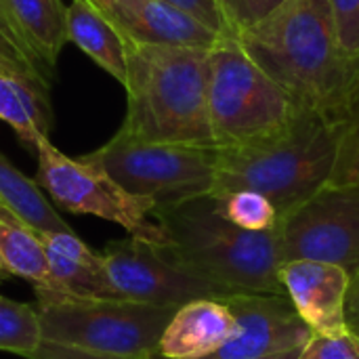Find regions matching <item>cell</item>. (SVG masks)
Instances as JSON below:
<instances>
[{
    "label": "cell",
    "mask_w": 359,
    "mask_h": 359,
    "mask_svg": "<svg viewBox=\"0 0 359 359\" xmlns=\"http://www.w3.org/2000/svg\"><path fill=\"white\" fill-rule=\"evenodd\" d=\"M42 343L36 307L0 297V351L29 358Z\"/></svg>",
    "instance_id": "21"
},
{
    "label": "cell",
    "mask_w": 359,
    "mask_h": 359,
    "mask_svg": "<svg viewBox=\"0 0 359 359\" xmlns=\"http://www.w3.org/2000/svg\"><path fill=\"white\" fill-rule=\"evenodd\" d=\"M0 120L32 151L50 130L48 88L0 67Z\"/></svg>",
    "instance_id": "18"
},
{
    "label": "cell",
    "mask_w": 359,
    "mask_h": 359,
    "mask_svg": "<svg viewBox=\"0 0 359 359\" xmlns=\"http://www.w3.org/2000/svg\"><path fill=\"white\" fill-rule=\"evenodd\" d=\"M219 215L231 225L246 231H271L278 227L280 212L273 202L257 191L240 189L227 194H212Z\"/></svg>",
    "instance_id": "22"
},
{
    "label": "cell",
    "mask_w": 359,
    "mask_h": 359,
    "mask_svg": "<svg viewBox=\"0 0 359 359\" xmlns=\"http://www.w3.org/2000/svg\"><path fill=\"white\" fill-rule=\"evenodd\" d=\"M8 276H11V271H8V267L4 265V261H2V255H0V284H2V282L8 278Z\"/></svg>",
    "instance_id": "32"
},
{
    "label": "cell",
    "mask_w": 359,
    "mask_h": 359,
    "mask_svg": "<svg viewBox=\"0 0 359 359\" xmlns=\"http://www.w3.org/2000/svg\"><path fill=\"white\" fill-rule=\"evenodd\" d=\"M236 334V318L225 299H200L179 307L160 337L162 359H206Z\"/></svg>",
    "instance_id": "14"
},
{
    "label": "cell",
    "mask_w": 359,
    "mask_h": 359,
    "mask_svg": "<svg viewBox=\"0 0 359 359\" xmlns=\"http://www.w3.org/2000/svg\"><path fill=\"white\" fill-rule=\"evenodd\" d=\"M0 204L13 210L34 231L72 233L74 229L57 215L53 204L44 198L38 183L19 172L0 154Z\"/></svg>",
    "instance_id": "19"
},
{
    "label": "cell",
    "mask_w": 359,
    "mask_h": 359,
    "mask_svg": "<svg viewBox=\"0 0 359 359\" xmlns=\"http://www.w3.org/2000/svg\"><path fill=\"white\" fill-rule=\"evenodd\" d=\"M86 158L128 194L149 198L156 208L210 196L217 187L219 147L149 143L118 130Z\"/></svg>",
    "instance_id": "7"
},
{
    "label": "cell",
    "mask_w": 359,
    "mask_h": 359,
    "mask_svg": "<svg viewBox=\"0 0 359 359\" xmlns=\"http://www.w3.org/2000/svg\"><path fill=\"white\" fill-rule=\"evenodd\" d=\"M297 359H359V337L353 330L334 337L313 334Z\"/></svg>",
    "instance_id": "25"
},
{
    "label": "cell",
    "mask_w": 359,
    "mask_h": 359,
    "mask_svg": "<svg viewBox=\"0 0 359 359\" xmlns=\"http://www.w3.org/2000/svg\"><path fill=\"white\" fill-rule=\"evenodd\" d=\"M349 330H353V332L359 337V316H355V318H349Z\"/></svg>",
    "instance_id": "33"
},
{
    "label": "cell",
    "mask_w": 359,
    "mask_h": 359,
    "mask_svg": "<svg viewBox=\"0 0 359 359\" xmlns=\"http://www.w3.org/2000/svg\"><path fill=\"white\" fill-rule=\"evenodd\" d=\"M27 359H128V358H111V355H99V353H88L72 347H61L53 343H40V347Z\"/></svg>",
    "instance_id": "29"
},
{
    "label": "cell",
    "mask_w": 359,
    "mask_h": 359,
    "mask_svg": "<svg viewBox=\"0 0 359 359\" xmlns=\"http://www.w3.org/2000/svg\"><path fill=\"white\" fill-rule=\"evenodd\" d=\"M120 32L126 46H187L210 50L217 32L166 0H90Z\"/></svg>",
    "instance_id": "12"
},
{
    "label": "cell",
    "mask_w": 359,
    "mask_h": 359,
    "mask_svg": "<svg viewBox=\"0 0 359 359\" xmlns=\"http://www.w3.org/2000/svg\"><path fill=\"white\" fill-rule=\"evenodd\" d=\"M65 34L67 42L76 44L124 86L128 46L114 23L90 0H72L65 6Z\"/></svg>",
    "instance_id": "17"
},
{
    "label": "cell",
    "mask_w": 359,
    "mask_h": 359,
    "mask_svg": "<svg viewBox=\"0 0 359 359\" xmlns=\"http://www.w3.org/2000/svg\"><path fill=\"white\" fill-rule=\"evenodd\" d=\"M101 261L109 299L179 309L200 299L231 297L225 288L175 265L158 244L133 236L109 242Z\"/></svg>",
    "instance_id": "10"
},
{
    "label": "cell",
    "mask_w": 359,
    "mask_h": 359,
    "mask_svg": "<svg viewBox=\"0 0 359 359\" xmlns=\"http://www.w3.org/2000/svg\"><path fill=\"white\" fill-rule=\"evenodd\" d=\"M36 183L53 204L72 215H93L118 223L128 236L162 246L166 242L162 227L154 221L156 204L149 198L128 194L97 162L69 158L57 149L48 137L36 143Z\"/></svg>",
    "instance_id": "8"
},
{
    "label": "cell",
    "mask_w": 359,
    "mask_h": 359,
    "mask_svg": "<svg viewBox=\"0 0 359 359\" xmlns=\"http://www.w3.org/2000/svg\"><path fill=\"white\" fill-rule=\"evenodd\" d=\"M280 282L313 334L334 337L349 330L351 276L343 267L320 261H288L280 267Z\"/></svg>",
    "instance_id": "13"
},
{
    "label": "cell",
    "mask_w": 359,
    "mask_h": 359,
    "mask_svg": "<svg viewBox=\"0 0 359 359\" xmlns=\"http://www.w3.org/2000/svg\"><path fill=\"white\" fill-rule=\"evenodd\" d=\"M328 185H359V103L343 124L339 158Z\"/></svg>",
    "instance_id": "23"
},
{
    "label": "cell",
    "mask_w": 359,
    "mask_h": 359,
    "mask_svg": "<svg viewBox=\"0 0 359 359\" xmlns=\"http://www.w3.org/2000/svg\"><path fill=\"white\" fill-rule=\"evenodd\" d=\"M225 303L236 318V334L206 359H263L303 347L313 337L286 294L242 292Z\"/></svg>",
    "instance_id": "11"
},
{
    "label": "cell",
    "mask_w": 359,
    "mask_h": 359,
    "mask_svg": "<svg viewBox=\"0 0 359 359\" xmlns=\"http://www.w3.org/2000/svg\"><path fill=\"white\" fill-rule=\"evenodd\" d=\"M238 40L303 111L345 124L358 107L359 59L339 44L330 0H286Z\"/></svg>",
    "instance_id": "1"
},
{
    "label": "cell",
    "mask_w": 359,
    "mask_h": 359,
    "mask_svg": "<svg viewBox=\"0 0 359 359\" xmlns=\"http://www.w3.org/2000/svg\"><path fill=\"white\" fill-rule=\"evenodd\" d=\"M219 2L227 17L231 34L240 38L244 32L252 29L263 19H267L286 0H219Z\"/></svg>",
    "instance_id": "24"
},
{
    "label": "cell",
    "mask_w": 359,
    "mask_h": 359,
    "mask_svg": "<svg viewBox=\"0 0 359 359\" xmlns=\"http://www.w3.org/2000/svg\"><path fill=\"white\" fill-rule=\"evenodd\" d=\"M301 349H303V347H297V349H290V351H284V353H278V355H269V358H263V359H297V358H299V353H301ZM149 359H162V358L154 355V358H149Z\"/></svg>",
    "instance_id": "31"
},
{
    "label": "cell",
    "mask_w": 359,
    "mask_h": 359,
    "mask_svg": "<svg viewBox=\"0 0 359 359\" xmlns=\"http://www.w3.org/2000/svg\"><path fill=\"white\" fill-rule=\"evenodd\" d=\"M122 135L149 143L217 147L208 111V50L128 46Z\"/></svg>",
    "instance_id": "3"
},
{
    "label": "cell",
    "mask_w": 359,
    "mask_h": 359,
    "mask_svg": "<svg viewBox=\"0 0 359 359\" xmlns=\"http://www.w3.org/2000/svg\"><path fill=\"white\" fill-rule=\"evenodd\" d=\"M166 2L177 6L179 11L187 13L189 17L198 19L200 23H204L219 36H233L219 0H166Z\"/></svg>",
    "instance_id": "28"
},
{
    "label": "cell",
    "mask_w": 359,
    "mask_h": 359,
    "mask_svg": "<svg viewBox=\"0 0 359 359\" xmlns=\"http://www.w3.org/2000/svg\"><path fill=\"white\" fill-rule=\"evenodd\" d=\"M359 316V271L351 278V288H349V301H347V320Z\"/></svg>",
    "instance_id": "30"
},
{
    "label": "cell",
    "mask_w": 359,
    "mask_h": 359,
    "mask_svg": "<svg viewBox=\"0 0 359 359\" xmlns=\"http://www.w3.org/2000/svg\"><path fill=\"white\" fill-rule=\"evenodd\" d=\"M0 67H4L11 74L23 76L44 88H50V82L38 69V65L27 57V53L11 38V34L4 29L2 23H0Z\"/></svg>",
    "instance_id": "27"
},
{
    "label": "cell",
    "mask_w": 359,
    "mask_h": 359,
    "mask_svg": "<svg viewBox=\"0 0 359 359\" xmlns=\"http://www.w3.org/2000/svg\"><path fill=\"white\" fill-rule=\"evenodd\" d=\"M282 261H320L359 271V185H326L278 221Z\"/></svg>",
    "instance_id": "9"
},
{
    "label": "cell",
    "mask_w": 359,
    "mask_h": 359,
    "mask_svg": "<svg viewBox=\"0 0 359 359\" xmlns=\"http://www.w3.org/2000/svg\"><path fill=\"white\" fill-rule=\"evenodd\" d=\"M208 111L215 145L221 149L273 141L305 114L236 36H221L208 50Z\"/></svg>",
    "instance_id": "5"
},
{
    "label": "cell",
    "mask_w": 359,
    "mask_h": 359,
    "mask_svg": "<svg viewBox=\"0 0 359 359\" xmlns=\"http://www.w3.org/2000/svg\"><path fill=\"white\" fill-rule=\"evenodd\" d=\"M0 23L27 53L48 82H53L65 34L61 0H0Z\"/></svg>",
    "instance_id": "15"
},
{
    "label": "cell",
    "mask_w": 359,
    "mask_h": 359,
    "mask_svg": "<svg viewBox=\"0 0 359 359\" xmlns=\"http://www.w3.org/2000/svg\"><path fill=\"white\" fill-rule=\"evenodd\" d=\"M151 217L166 238L160 246L162 252L191 276L231 294H286L280 282L284 261L278 227L271 231H246L231 225L219 215L212 194L154 208Z\"/></svg>",
    "instance_id": "2"
},
{
    "label": "cell",
    "mask_w": 359,
    "mask_h": 359,
    "mask_svg": "<svg viewBox=\"0 0 359 359\" xmlns=\"http://www.w3.org/2000/svg\"><path fill=\"white\" fill-rule=\"evenodd\" d=\"M46 259L50 290L78 299H109L101 252L90 250L74 231H34Z\"/></svg>",
    "instance_id": "16"
},
{
    "label": "cell",
    "mask_w": 359,
    "mask_h": 359,
    "mask_svg": "<svg viewBox=\"0 0 359 359\" xmlns=\"http://www.w3.org/2000/svg\"><path fill=\"white\" fill-rule=\"evenodd\" d=\"M330 8L343 53L359 59V0H330Z\"/></svg>",
    "instance_id": "26"
},
{
    "label": "cell",
    "mask_w": 359,
    "mask_h": 359,
    "mask_svg": "<svg viewBox=\"0 0 359 359\" xmlns=\"http://www.w3.org/2000/svg\"><path fill=\"white\" fill-rule=\"evenodd\" d=\"M0 255L11 276L27 280L34 288H50L44 250L34 233L13 210L0 204Z\"/></svg>",
    "instance_id": "20"
},
{
    "label": "cell",
    "mask_w": 359,
    "mask_h": 359,
    "mask_svg": "<svg viewBox=\"0 0 359 359\" xmlns=\"http://www.w3.org/2000/svg\"><path fill=\"white\" fill-rule=\"evenodd\" d=\"M34 290L42 343L111 358H154L177 311L118 299H78L50 288Z\"/></svg>",
    "instance_id": "6"
},
{
    "label": "cell",
    "mask_w": 359,
    "mask_h": 359,
    "mask_svg": "<svg viewBox=\"0 0 359 359\" xmlns=\"http://www.w3.org/2000/svg\"><path fill=\"white\" fill-rule=\"evenodd\" d=\"M343 124L305 111L282 137L240 149H221L215 194L250 189L273 202L280 217L332 179Z\"/></svg>",
    "instance_id": "4"
}]
</instances>
